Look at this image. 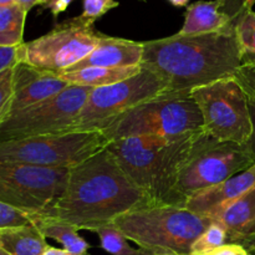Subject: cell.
<instances>
[{"label":"cell","instance_id":"obj_1","mask_svg":"<svg viewBox=\"0 0 255 255\" xmlns=\"http://www.w3.org/2000/svg\"><path fill=\"white\" fill-rule=\"evenodd\" d=\"M154 206L107 148L69 169L61 196L42 214L94 232L120 216Z\"/></svg>","mask_w":255,"mask_h":255},{"label":"cell","instance_id":"obj_2","mask_svg":"<svg viewBox=\"0 0 255 255\" xmlns=\"http://www.w3.org/2000/svg\"><path fill=\"white\" fill-rule=\"evenodd\" d=\"M242 62L234 26L211 34L177 32L143 41L141 67L166 84L167 95H189L194 89L233 77Z\"/></svg>","mask_w":255,"mask_h":255},{"label":"cell","instance_id":"obj_3","mask_svg":"<svg viewBox=\"0 0 255 255\" xmlns=\"http://www.w3.org/2000/svg\"><path fill=\"white\" fill-rule=\"evenodd\" d=\"M203 134L201 129L177 139L127 137L111 141L106 148L154 206H168L179 172Z\"/></svg>","mask_w":255,"mask_h":255},{"label":"cell","instance_id":"obj_4","mask_svg":"<svg viewBox=\"0 0 255 255\" xmlns=\"http://www.w3.org/2000/svg\"><path fill=\"white\" fill-rule=\"evenodd\" d=\"M211 223L209 217L178 206L134 209L112 222L128 241L154 255H189Z\"/></svg>","mask_w":255,"mask_h":255},{"label":"cell","instance_id":"obj_5","mask_svg":"<svg viewBox=\"0 0 255 255\" xmlns=\"http://www.w3.org/2000/svg\"><path fill=\"white\" fill-rule=\"evenodd\" d=\"M201 129L203 120L191 95H163L124 112L102 132L111 142L143 136L177 139Z\"/></svg>","mask_w":255,"mask_h":255},{"label":"cell","instance_id":"obj_6","mask_svg":"<svg viewBox=\"0 0 255 255\" xmlns=\"http://www.w3.org/2000/svg\"><path fill=\"white\" fill-rule=\"evenodd\" d=\"M255 163L252 143L218 142L204 132L178 174L168 206L183 207L187 199L246 171Z\"/></svg>","mask_w":255,"mask_h":255},{"label":"cell","instance_id":"obj_7","mask_svg":"<svg viewBox=\"0 0 255 255\" xmlns=\"http://www.w3.org/2000/svg\"><path fill=\"white\" fill-rule=\"evenodd\" d=\"M101 131L0 141V161L31 164L55 169H70L109 146Z\"/></svg>","mask_w":255,"mask_h":255},{"label":"cell","instance_id":"obj_8","mask_svg":"<svg viewBox=\"0 0 255 255\" xmlns=\"http://www.w3.org/2000/svg\"><path fill=\"white\" fill-rule=\"evenodd\" d=\"M191 97L203 120V131L218 142L247 144L254 134L247 95L234 77L194 89Z\"/></svg>","mask_w":255,"mask_h":255},{"label":"cell","instance_id":"obj_9","mask_svg":"<svg viewBox=\"0 0 255 255\" xmlns=\"http://www.w3.org/2000/svg\"><path fill=\"white\" fill-rule=\"evenodd\" d=\"M102 36L81 15L71 17L55 25L47 34L20 45L19 62L60 74L85 59Z\"/></svg>","mask_w":255,"mask_h":255},{"label":"cell","instance_id":"obj_10","mask_svg":"<svg viewBox=\"0 0 255 255\" xmlns=\"http://www.w3.org/2000/svg\"><path fill=\"white\" fill-rule=\"evenodd\" d=\"M163 95H167L166 84L146 69L117 84L95 87L77 116L72 132H102L124 112Z\"/></svg>","mask_w":255,"mask_h":255},{"label":"cell","instance_id":"obj_11","mask_svg":"<svg viewBox=\"0 0 255 255\" xmlns=\"http://www.w3.org/2000/svg\"><path fill=\"white\" fill-rule=\"evenodd\" d=\"M92 89L69 85L56 96L14 112L0 125V141L72 132Z\"/></svg>","mask_w":255,"mask_h":255},{"label":"cell","instance_id":"obj_12","mask_svg":"<svg viewBox=\"0 0 255 255\" xmlns=\"http://www.w3.org/2000/svg\"><path fill=\"white\" fill-rule=\"evenodd\" d=\"M69 169L0 161V202L26 214L44 213L61 196Z\"/></svg>","mask_w":255,"mask_h":255},{"label":"cell","instance_id":"obj_13","mask_svg":"<svg viewBox=\"0 0 255 255\" xmlns=\"http://www.w3.org/2000/svg\"><path fill=\"white\" fill-rule=\"evenodd\" d=\"M67 86L69 84L55 72L19 62L14 67V94L10 115L51 99Z\"/></svg>","mask_w":255,"mask_h":255},{"label":"cell","instance_id":"obj_14","mask_svg":"<svg viewBox=\"0 0 255 255\" xmlns=\"http://www.w3.org/2000/svg\"><path fill=\"white\" fill-rule=\"evenodd\" d=\"M207 217L224 227L228 243L241 244L249 251L255 246V187Z\"/></svg>","mask_w":255,"mask_h":255},{"label":"cell","instance_id":"obj_15","mask_svg":"<svg viewBox=\"0 0 255 255\" xmlns=\"http://www.w3.org/2000/svg\"><path fill=\"white\" fill-rule=\"evenodd\" d=\"M143 57V42L104 35L101 41L87 55L67 71L86 67H133L141 66ZM65 72V71H64Z\"/></svg>","mask_w":255,"mask_h":255},{"label":"cell","instance_id":"obj_16","mask_svg":"<svg viewBox=\"0 0 255 255\" xmlns=\"http://www.w3.org/2000/svg\"><path fill=\"white\" fill-rule=\"evenodd\" d=\"M255 187V163L246 171L231 177L217 186L207 188L187 199L184 208L207 216L223 204L243 196Z\"/></svg>","mask_w":255,"mask_h":255},{"label":"cell","instance_id":"obj_17","mask_svg":"<svg viewBox=\"0 0 255 255\" xmlns=\"http://www.w3.org/2000/svg\"><path fill=\"white\" fill-rule=\"evenodd\" d=\"M236 26V19L224 10L223 0L196 1L187 6L184 24L178 34L201 35L219 32Z\"/></svg>","mask_w":255,"mask_h":255},{"label":"cell","instance_id":"obj_18","mask_svg":"<svg viewBox=\"0 0 255 255\" xmlns=\"http://www.w3.org/2000/svg\"><path fill=\"white\" fill-rule=\"evenodd\" d=\"M30 222L42 233L45 238L59 242L62 248L72 255H87L90 244L79 236V231L71 224L42 214H27Z\"/></svg>","mask_w":255,"mask_h":255},{"label":"cell","instance_id":"obj_19","mask_svg":"<svg viewBox=\"0 0 255 255\" xmlns=\"http://www.w3.org/2000/svg\"><path fill=\"white\" fill-rule=\"evenodd\" d=\"M0 247L10 255H44L49 244L41 232L29 224L1 229Z\"/></svg>","mask_w":255,"mask_h":255},{"label":"cell","instance_id":"obj_20","mask_svg":"<svg viewBox=\"0 0 255 255\" xmlns=\"http://www.w3.org/2000/svg\"><path fill=\"white\" fill-rule=\"evenodd\" d=\"M142 70L141 66L133 67H86V69L65 71L57 74L60 79L65 80L69 85H79L87 87H104L117 84L124 80L134 76Z\"/></svg>","mask_w":255,"mask_h":255},{"label":"cell","instance_id":"obj_21","mask_svg":"<svg viewBox=\"0 0 255 255\" xmlns=\"http://www.w3.org/2000/svg\"><path fill=\"white\" fill-rule=\"evenodd\" d=\"M27 12L16 2L0 5V46L24 44V27Z\"/></svg>","mask_w":255,"mask_h":255},{"label":"cell","instance_id":"obj_22","mask_svg":"<svg viewBox=\"0 0 255 255\" xmlns=\"http://www.w3.org/2000/svg\"><path fill=\"white\" fill-rule=\"evenodd\" d=\"M100 238L101 248L111 255H154L142 248L129 246L128 239L114 224L100 227L94 231Z\"/></svg>","mask_w":255,"mask_h":255},{"label":"cell","instance_id":"obj_23","mask_svg":"<svg viewBox=\"0 0 255 255\" xmlns=\"http://www.w3.org/2000/svg\"><path fill=\"white\" fill-rule=\"evenodd\" d=\"M236 36L243 62L255 59V11L243 10L236 20Z\"/></svg>","mask_w":255,"mask_h":255},{"label":"cell","instance_id":"obj_24","mask_svg":"<svg viewBox=\"0 0 255 255\" xmlns=\"http://www.w3.org/2000/svg\"><path fill=\"white\" fill-rule=\"evenodd\" d=\"M227 243L228 238L224 227L218 222L212 221L208 228L194 241L191 255H209Z\"/></svg>","mask_w":255,"mask_h":255},{"label":"cell","instance_id":"obj_25","mask_svg":"<svg viewBox=\"0 0 255 255\" xmlns=\"http://www.w3.org/2000/svg\"><path fill=\"white\" fill-rule=\"evenodd\" d=\"M233 77L247 95L249 105L255 106V59L242 62Z\"/></svg>","mask_w":255,"mask_h":255},{"label":"cell","instance_id":"obj_26","mask_svg":"<svg viewBox=\"0 0 255 255\" xmlns=\"http://www.w3.org/2000/svg\"><path fill=\"white\" fill-rule=\"evenodd\" d=\"M14 94V67L0 74V125L9 117Z\"/></svg>","mask_w":255,"mask_h":255},{"label":"cell","instance_id":"obj_27","mask_svg":"<svg viewBox=\"0 0 255 255\" xmlns=\"http://www.w3.org/2000/svg\"><path fill=\"white\" fill-rule=\"evenodd\" d=\"M29 224H31V222L26 213L0 202V231Z\"/></svg>","mask_w":255,"mask_h":255},{"label":"cell","instance_id":"obj_28","mask_svg":"<svg viewBox=\"0 0 255 255\" xmlns=\"http://www.w3.org/2000/svg\"><path fill=\"white\" fill-rule=\"evenodd\" d=\"M116 0H84V10L81 16L87 21L95 24L97 19L104 16L110 10L119 6Z\"/></svg>","mask_w":255,"mask_h":255},{"label":"cell","instance_id":"obj_29","mask_svg":"<svg viewBox=\"0 0 255 255\" xmlns=\"http://www.w3.org/2000/svg\"><path fill=\"white\" fill-rule=\"evenodd\" d=\"M19 46H0V74L19 64Z\"/></svg>","mask_w":255,"mask_h":255},{"label":"cell","instance_id":"obj_30","mask_svg":"<svg viewBox=\"0 0 255 255\" xmlns=\"http://www.w3.org/2000/svg\"><path fill=\"white\" fill-rule=\"evenodd\" d=\"M72 1L74 0H41L39 5L44 9L49 10L52 16H54V19H57V16L61 12H64Z\"/></svg>","mask_w":255,"mask_h":255},{"label":"cell","instance_id":"obj_31","mask_svg":"<svg viewBox=\"0 0 255 255\" xmlns=\"http://www.w3.org/2000/svg\"><path fill=\"white\" fill-rule=\"evenodd\" d=\"M209 255H252V253L241 244L227 243Z\"/></svg>","mask_w":255,"mask_h":255},{"label":"cell","instance_id":"obj_32","mask_svg":"<svg viewBox=\"0 0 255 255\" xmlns=\"http://www.w3.org/2000/svg\"><path fill=\"white\" fill-rule=\"evenodd\" d=\"M224 10L231 15L232 17H238L243 11V0H223Z\"/></svg>","mask_w":255,"mask_h":255},{"label":"cell","instance_id":"obj_33","mask_svg":"<svg viewBox=\"0 0 255 255\" xmlns=\"http://www.w3.org/2000/svg\"><path fill=\"white\" fill-rule=\"evenodd\" d=\"M40 1H41V0H15V2H16L19 6H21L26 12H29L35 5H39Z\"/></svg>","mask_w":255,"mask_h":255},{"label":"cell","instance_id":"obj_34","mask_svg":"<svg viewBox=\"0 0 255 255\" xmlns=\"http://www.w3.org/2000/svg\"><path fill=\"white\" fill-rule=\"evenodd\" d=\"M44 255H72L69 252H66L65 249H59L55 248V247H47V249L45 251Z\"/></svg>","mask_w":255,"mask_h":255},{"label":"cell","instance_id":"obj_35","mask_svg":"<svg viewBox=\"0 0 255 255\" xmlns=\"http://www.w3.org/2000/svg\"><path fill=\"white\" fill-rule=\"evenodd\" d=\"M249 106H251V105H249ZM251 114H252V120H253V125H254V134L253 137H252L251 143L255 149V106H251Z\"/></svg>","mask_w":255,"mask_h":255},{"label":"cell","instance_id":"obj_36","mask_svg":"<svg viewBox=\"0 0 255 255\" xmlns=\"http://www.w3.org/2000/svg\"><path fill=\"white\" fill-rule=\"evenodd\" d=\"M254 4H255V0H243V9L244 10L253 9Z\"/></svg>","mask_w":255,"mask_h":255},{"label":"cell","instance_id":"obj_37","mask_svg":"<svg viewBox=\"0 0 255 255\" xmlns=\"http://www.w3.org/2000/svg\"><path fill=\"white\" fill-rule=\"evenodd\" d=\"M15 0H0V5H6V4H11L14 2Z\"/></svg>","mask_w":255,"mask_h":255},{"label":"cell","instance_id":"obj_38","mask_svg":"<svg viewBox=\"0 0 255 255\" xmlns=\"http://www.w3.org/2000/svg\"><path fill=\"white\" fill-rule=\"evenodd\" d=\"M0 255H10V254H7V253H6V252H5V251H4V249H2V248H1V247H0Z\"/></svg>","mask_w":255,"mask_h":255},{"label":"cell","instance_id":"obj_39","mask_svg":"<svg viewBox=\"0 0 255 255\" xmlns=\"http://www.w3.org/2000/svg\"><path fill=\"white\" fill-rule=\"evenodd\" d=\"M249 252H255V246L253 247V248H251V249H249Z\"/></svg>","mask_w":255,"mask_h":255},{"label":"cell","instance_id":"obj_40","mask_svg":"<svg viewBox=\"0 0 255 255\" xmlns=\"http://www.w3.org/2000/svg\"><path fill=\"white\" fill-rule=\"evenodd\" d=\"M251 253H252V255H255V252H251Z\"/></svg>","mask_w":255,"mask_h":255},{"label":"cell","instance_id":"obj_41","mask_svg":"<svg viewBox=\"0 0 255 255\" xmlns=\"http://www.w3.org/2000/svg\"><path fill=\"white\" fill-rule=\"evenodd\" d=\"M189 255H191V254H189Z\"/></svg>","mask_w":255,"mask_h":255}]
</instances>
